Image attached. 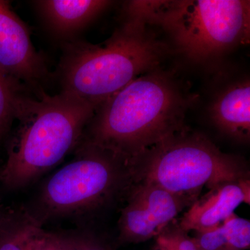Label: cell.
<instances>
[{"mask_svg": "<svg viewBox=\"0 0 250 250\" xmlns=\"http://www.w3.org/2000/svg\"><path fill=\"white\" fill-rule=\"evenodd\" d=\"M197 96L174 72L158 67L136 77L97 108L80 142L127 163L186 126Z\"/></svg>", "mask_w": 250, "mask_h": 250, "instance_id": "obj_1", "label": "cell"}, {"mask_svg": "<svg viewBox=\"0 0 250 250\" xmlns=\"http://www.w3.org/2000/svg\"><path fill=\"white\" fill-rule=\"evenodd\" d=\"M104 42L62 43L57 75L62 91L99 106L131 81L160 67L170 46L141 18L123 16Z\"/></svg>", "mask_w": 250, "mask_h": 250, "instance_id": "obj_2", "label": "cell"}, {"mask_svg": "<svg viewBox=\"0 0 250 250\" xmlns=\"http://www.w3.org/2000/svg\"><path fill=\"white\" fill-rule=\"evenodd\" d=\"M122 14L161 28L179 53L201 65L250 42L247 0L128 1Z\"/></svg>", "mask_w": 250, "mask_h": 250, "instance_id": "obj_3", "label": "cell"}, {"mask_svg": "<svg viewBox=\"0 0 250 250\" xmlns=\"http://www.w3.org/2000/svg\"><path fill=\"white\" fill-rule=\"evenodd\" d=\"M98 106L60 92L31 98L22 127L0 170V182L9 190L34 184L78 146Z\"/></svg>", "mask_w": 250, "mask_h": 250, "instance_id": "obj_4", "label": "cell"}, {"mask_svg": "<svg viewBox=\"0 0 250 250\" xmlns=\"http://www.w3.org/2000/svg\"><path fill=\"white\" fill-rule=\"evenodd\" d=\"M75 157L48 177L29 205L23 207L39 226L59 220L89 218L132 184L126 162L113 153L79 143Z\"/></svg>", "mask_w": 250, "mask_h": 250, "instance_id": "obj_5", "label": "cell"}, {"mask_svg": "<svg viewBox=\"0 0 250 250\" xmlns=\"http://www.w3.org/2000/svg\"><path fill=\"white\" fill-rule=\"evenodd\" d=\"M127 166L132 184L149 183L196 199L204 187L250 179L244 159L222 152L209 138L187 126L147 148Z\"/></svg>", "mask_w": 250, "mask_h": 250, "instance_id": "obj_6", "label": "cell"}, {"mask_svg": "<svg viewBox=\"0 0 250 250\" xmlns=\"http://www.w3.org/2000/svg\"><path fill=\"white\" fill-rule=\"evenodd\" d=\"M118 220V242L139 243L157 237L196 198L175 195L149 183H134Z\"/></svg>", "mask_w": 250, "mask_h": 250, "instance_id": "obj_7", "label": "cell"}, {"mask_svg": "<svg viewBox=\"0 0 250 250\" xmlns=\"http://www.w3.org/2000/svg\"><path fill=\"white\" fill-rule=\"evenodd\" d=\"M0 70L37 98L45 93L52 79L45 59L33 45L29 27L4 0H0Z\"/></svg>", "mask_w": 250, "mask_h": 250, "instance_id": "obj_8", "label": "cell"}, {"mask_svg": "<svg viewBox=\"0 0 250 250\" xmlns=\"http://www.w3.org/2000/svg\"><path fill=\"white\" fill-rule=\"evenodd\" d=\"M250 202V179L220 184L198 197L181 217L177 225L187 233L209 231L233 215L241 204Z\"/></svg>", "mask_w": 250, "mask_h": 250, "instance_id": "obj_9", "label": "cell"}, {"mask_svg": "<svg viewBox=\"0 0 250 250\" xmlns=\"http://www.w3.org/2000/svg\"><path fill=\"white\" fill-rule=\"evenodd\" d=\"M33 4L47 30L62 43L75 40L81 31L108 9L107 0H38Z\"/></svg>", "mask_w": 250, "mask_h": 250, "instance_id": "obj_10", "label": "cell"}, {"mask_svg": "<svg viewBox=\"0 0 250 250\" xmlns=\"http://www.w3.org/2000/svg\"><path fill=\"white\" fill-rule=\"evenodd\" d=\"M208 113L213 125L223 134L240 143L250 138V82L239 79L215 94Z\"/></svg>", "mask_w": 250, "mask_h": 250, "instance_id": "obj_11", "label": "cell"}, {"mask_svg": "<svg viewBox=\"0 0 250 250\" xmlns=\"http://www.w3.org/2000/svg\"><path fill=\"white\" fill-rule=\"evenodd\" d=\"M197 250H246L250 246V224L233 214L218 227L192 237Z\"/></svg>", "mask_w": 250, "mask_h": 250, "instance_id": "obj_12", "label": "cell"}, {"mask_svg": "<svg viewBox=\"0 0 250 250\" xmlns=\"http://www.w3.org/2000/svg\"><path fill=\"white\" fill-rule=\"evenodd\" d=\"M21 83L0 70V143L9 135L15 120H21L31 98Z\"/></svg>", "mask_w": 250, "mask_h": 250, "instance_id": "obj_13", "label": "cell"}, {"mask_svg": "<svg viewBox=\"0 0 250 250\" xmlns=\"http://www.w3.org/2000/svg\"><path fill=\"white\" fill-rule=\"evenodd\" d=\"M36 225L23 207L5 211L0 220V250H29V236Z\"/></svg>", "mask_w": 250, "mask_h": 250, "instance_id": "obj_14", "label": "cell"}, {"mask_svg": "<svg viewBox=\"0 0 250 250\" xmlns=\"http://www.w3.org/2000/svg\"><path fill=\"white\" fill-rule=\"evenodd\" d=\"M67 250H113L103 237L85 226L59 231Z\"/></svg>", "mask_w": 250, "mask_h": 250, "instance_id": "obj_15", "label": "cell"}, {"mask_svg": "<svg viewBox=\"0 0 250 250\" xmlns=\"http://www.w3.org/2000/svg\"><path fill=\"white\" fill-rule=\"evenodd\" d=\"M152 250H197V248L192 237L173 222L156 237V246Z\"/></svg>", "mask_w": 250, "mask_h": 250, "instance_id": "obj_16", "label": "cell"}, {"mask_svg": "<svg viewBox=\"0 0 250 250\" xmlns=\"http://www.w3.org/2000/svg\"><path fill=\"white\" fill-rule=\"evenodd\" d=\"M28 248L29 250H67L59 231H45L39 225H36L29 236Z\"/></svg>", "mask_w": 250, "mask_h": 250, "instance_id": "obj_17", "label": "cell"}, {"mask_svg": "<svg viewBox=\"0 0 250 250\" xmlns=\"http://www.w3.org/2000/svg\"><path fill=\"white\" fill-rule=\"evenodd\" d=\"M4 210H3L1 209V208H0V220H1V218H2L3 215H4Z\"/></svg>", "mask_w": 250, "mask_h": 250, "instance_id": "obj_18", "label": "cell"}]
</instances>
